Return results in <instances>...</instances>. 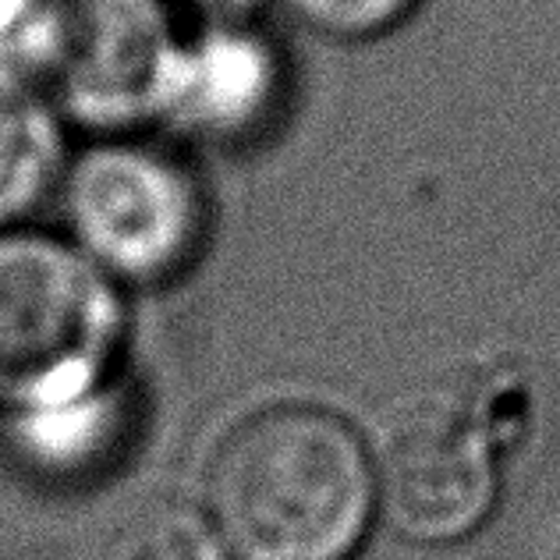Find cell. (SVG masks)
Listing matches in <instances>:
<instances>
[{
  "instance_id": "7",
  "label": "cell",
  "mask_w": 560,
  "mask_h": 560,
  "mask_svg": "<svg viewBox=\"0 0 560 560\" xmlns=\"http://www.w3.org/2000/svg\"><path fill=\"white\" fill-rule=\"evenodd\" d=\"M8 451L39 479H93L107 471L131 433V408L121 383L79 401L4 419Z\"/></svg>"
},
{
  "instance_id": "10",
  "label": "cell",
  "mask_w": 560,
  "mask_h": 560,
  "mask_svg": "<svg viewBox=\"0 0 560 560\" xmlns=\"http://www.w3.org/2000/svg\"><path fill=\"white\" fill-rule=\"evenodd\" d=\"M422 0H280L308 33L337 43H370L401 28Z\"/></svg>"
},
{
  "instance_id": "3",
  "label": "cell",
  "mask_w": 560,
  "mask_h": 560,
  "mask_svg": "<svg viewBox=\"0 0 560 560\" xmlns=\"http://www.w3.org/2000/svg\"><path fill=\"white\" fill-rule=\"evenodd\" d=\"M196 25L178 0H43L11 68L100 136L167 125Z\"/></svg>"
},
{
  "instance_id": "6",
  "label": "cell",
  "mask_w": 560,
  "mask_h": 560,
  "mask_svg": "<svg viewBox=\"0 0 560 560\" xmlns=\"http://www.w3.org/2000/svg\"><path fill=\"white\" fill-rule=\"evenodd\" d=\"M284 57L245 19L196 25L167 125L191 139L231 145L256 139L284 103Z\"/></svg>"
},
{
  "instance_id": "8",
  "label": "cell",
  "mask_w": 560,
  "mask_h": 560,
  "mask_svg": "<svg viewBox=\"0 0 560 560\" xmlns=\"http://www.w3.org/2000/svg\"><path fill=\"white\" fill-rule=\"evenodd\" d=\"M68 125L22 71L0 65V231L25 228L61 188Z\"/></svg>"
},
{
  "instance_id": "5",
  "label": "cell",
  "mask_w": 560,
  "mask_h": 560,
  "mask_svg": "<svg viewBox=\"0 0 560 560\" xmlns=\"http://www.w3.org/2000/svg\"><path fill=\"white\" fill-rule=\"evenodd\" d=\"M514 411L482 397H425L397 416L373 451L376 511L411 542H458L490 518L500 490L497 454Z\"/></svg>"
},
{
  "instance_id": "11",
  "label": "cell",
  "mask_w": 560,
  "mask_h": 560,
  "mask_svg": "<svg viewBox=\"0 0 560 560\" xmlns=\"http://www.w3.org/2000/svg\"><path fill=\"white\" fill-rule=\"evenodd\" d=\"M43 0H0V65H14L25 47Z\"/></svg>"
},
{
  "instance_id": "9",
  "label": "cell",
  "mask_w": 560,
  "mask_h": 560,
  "mask_svg": "<svg viewBox=\"0 0 560 560\" xmlns=\"http://www.w3.org/2000/svg\"><path fill=\"white\" fill-rule=\"evenodd\" d=\"M96 560H231L206 511L188 504L136 508L110 528Z\"/></svg>"
},
{
  "instance_id": "2",
  "label": "cell",
  "mask_w": 560,
  "mask_h": 560,
  "mask_svg": "<svg viewBox=\"0 0 560 560\" xmlns=\"http://www.w3.org/2000/svg\"><path fill=\"white\" fill-rule=\"evenodd\" d=\"M125 291L61 231H0V419L117 383Z\"/></svg>"
},
{
  "instance_id": "4",
  "label": "cell",
  "mask_w": 560,
  "mask_h": 560,
  "mask_svg": "<svg viewBox=\"0 0 560 560\" xmlns=\"http://www.w3.org/2000/svg\"><path fill=\"white\" fill-rule=\"evenodd\" d=\"M54 199L61 234L121 291L182 280L210 238L199 171L145 131L100 136L71 150Z\"/></svg>"
},
{
  "instance_id": "1",
  "label": "cell",
  "mask_w": 560,
  "mask_h": 560,
  "mask_svg": "<svg viewBox=\"0 0 560 560\" xmlns=\"http://www.w3.org/2000/svg\"><path fill=\"white\" fill-rule=\"evenodd\" d=\"M376 514L373 454L316 405H273L228 433L206 518L231 560H351Z\"/></svg>"
}]
</instances>
